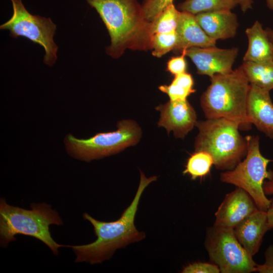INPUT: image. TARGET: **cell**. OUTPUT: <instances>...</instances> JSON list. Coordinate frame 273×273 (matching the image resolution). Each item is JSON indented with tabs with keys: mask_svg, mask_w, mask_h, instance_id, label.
Wrapping results in <instances>:
<instances>
[{
	"mask_svg": "<svg viewBox=\"0 0 273 273\" xmlns=\"http://www.w3.org/2000/svg\"><path fill=\"white\" fill-rule=\"evenodd\" d=\"M140 181L135 196L118 219L110 222L95 219L84 213L83 217L93 225L97 240L91 243L71 247L76 255L75 262H88L100 263L109 259L116 250L139 242L145 238V234L139 232L134 225V218L142 194L148 185L157 180V176L147 177L140 171Z\"/></svg>",
	"mask_w": 273,
	"mask_h": 273,
	"instance_id": "6da1fadb",
	"label": "cell"
},
{
	"mask_svg": "<svg viewBox=\"0 0 273 273\" xmlns=\"http://www.w3.org/2000/svg\"><path fill=\"white\" fill-rule=\"evenodd\" d=\"M95 9L110 37L107 54L116 58L126 49L151 48L150 24L138 0H85Z\"/></svg>",
	"mask_w": 273,
	"mask_h": 273,
	"instance_id": "7a4b0ae2",
	"label": "cell"
},
{
	"mask_svg": "<svg viewBox=\"0 0 273 273\" xmlns=\"http://www.w3.org/2000/svg\"><path fill=\"white\" fill-rule=\"evenodd\" d=\"M210 80L201 97L206 118H224L237 123L241 130L251 129L246 112L250 83L240 67L226 74H215Z\"/></svg>",
	"mask_w": 273,
	"mask_h": 273,
	"instance_id": "3957f363",
	"label": "cell"
},
{
	"mask_svg": "<svg viewBox=\"0 0 273 273\" xmlns=\"http://www.w3.org/2000/svg\"><path fill=\"white\" fill-rule=\"evenodd\" d=\"M31 210L9 205L4 198L0 200L1 246L6 247L15 240L18 234L34 237L44 243L57 255L58 248L66 246L57 243L51 236V224L62 225L56 210L45 203L30 204Z\"/></svg>",
	"mask_w": 273,
	"mask_h": 273,
	"instance_id": "277c9868",
	"label": "cell"
},
{
	"mask_svg": "<svg viewBox=\"0 0 273 273\" xmlns=\"http://www.w3.org/2000/svg\"><path fill=\"white\" fill-rule=\"evenodd\" d=\"M199 133L195 139V151L209 153L214 165L220 170H231L246 156V138L239 131L236 122L224 118H211L197 121Z\"/></svg>",
	"mask_w": 273,
	"mask_h": 273,
	"instance_id": "5b68a950",
	"label": "cell"
},
{
	"mask_svg": "<svg viewBox=\"0 0 273 273\" xmlns=\"http://www.w3.org/2000/svg\"><path fill=\"white\" fill-rule=\"evenodd\" d=\"M245 138L247 144L245 158L233 169L222 172L220 179L245 191L259 209L266 211L273 202L267 198L263 190L265 179H273V171L267 170L271 160L261 154L258 136L247 135Z\"/></svg>",
	"mask_w": 273,
	"mask_h": 273,
	"instance_id": "8992f818",
	"label": "cell"
},
{
	"mask_svg": "<svg viewBox=\"0 0 273 273\" xmlns=\"http://www.w3.org/2000/svg\"><path fill=\"white\" fill-rule=\"evenodd\" d=\"M117 129L100 132L87 139H79L67 135L65 144L72 157L86 162L117 154L127 147L135 145L142 136V129L132 120H122Z\"/></svg>",
	"mask_w": 273,
	"mask_h": 273,
	"instance_id": "52a82bcc",
	"label": "cell"
},
{
	"mask_svg": "<svg viewBox=\"0 0 273 273\" xmlns=\"http://www.w3.org/2000/svg\"><path fill=\"white\" fill-rule=\"evenodd\" d=\"M12 5V17L0 26L1 30H7L13 38L26 37L41 46L45 52L44 64L51 67L57 59L58 47L54 40L57 26L50 18L29 13L22 0H10Z\"/></svg>",
	"mask_w": 273,
	"mask_h": 273,
	"instance_id": "ba28073f",
	"label": "cell"
},
{
	"mask_svg": "<svg viewBox=\"0 0 273 273\" xmlns=\"http://www.w3.org/2000/svg\"><path fill=\"white\" fill-rule=\"evenodd\" d=\"M205 247L211 261L222 273L255 271L257 264L237 239L233 229L213 225L207 232Z\"/></svg>",
	"mask_w": 273,
	"mask_h": 273,
	"instance_id": "9c48e42d",
	"label": "cell"
},
{
	"mask_svg": "<svg viewBox=\"0 0 273 273\" xmlns=\"http://www.w3.org/2000/svg\"><path fill=\"white\" fill-rule=\"evenodd\" d=\"M238 48L220 49L214 47H193L186 50V55L194 63L200 75L209 77L233 71V65L238 55Z\"/></svg>",
	"mask_w": 273,
	"mask_h": 273,
	"instance_id": "30bf717a",
	"label": "cell"
},
{
	"mask_svg": "<svg viewBox=\"0 0 273 273\" xmlns=\"http://www.w3.org/2000/svg\"><path fill=\"white\" fill-rule=\"evenodd\" d=\"M155 109L160 113L158 126L164 127L168 134L172 131L176 138H184L197 122L196 111L187 100H169Z\"/></svg>",
	"mask_w": 273,
	"mask_h": 273,
	"instance_id": "8fae6325",
	"label": "cell"
},
{
	"mask_svg": "<svg viewBox=\"0 0 273 273\" xmlns=\"http://www.w3.org/2000/svg\"><path fill=\"white\" fill-rule=\"evenodd\" d=\"M258 209L250 196L237 187L225 195L215 213L214 225L234 229Z\"/></svg>",
	"mask_w": 273,
	"mask_h": 273,
	"instance_id": "7c38bea8",
	"label": "cell"
},
{
	"mask_svg": "<svg viewBox=\"0 0 273 273\" xmlns=\"http://www.w3.org/2000/svg\"><path fill=\"white\" fill-rule=\"evenodd\" d=\"M246 112L251 124L273 139V103L269 92L250 84Z\"/></svg>",
	"mask_w": 273,
	"mask_h": 273,
	"instance_id": "4fadbf2b",
	"label": "cell"
},
{
	"mask_svg": "<svg viewBox=\"0 0 273 273\" xmlns=\"http://www.w3.org/2000/svg\"><path fill=\"white\" fill-rule=\"evenodd\" d=\"M234 232L243 248L252 256L259 250L268 231L266 212L257 209L236 226Z\"/></svg>",
	"mask_w": 273,
	"mask_h": 273,
	"instance_id": "5bb4252c",
	"label": "cell"
},
{
	"mask_svg": "<svg viewBox=\"0 0 273 273\" xmlns=\"http://www.w3.org/2000/svg\"><path fill=\"white\" fill-rule=\"evenodd\" d=\"M195 18L207 35L215 40L234 37L239 27L237 16L231 10L201 13Z\"/></svg>",
	"mask_w": 273,
	"mask_h": 273,
	"instance_id": "9a60e30c",
	"label": "cell"
},
{
	"mask_svg": "<svg viewBox=\"0 0 273 273\" xmlns=\"http://www.w3.org/2000/svg\"><path fill=\"white\" fill-rule=\"evenodd\" d=\"M178 37L174 50H187L193 47L207 48L216 46V40L208 36L197 22L195 15L186 12H180L176 30Z\"/></svg>",
	"mask_w": 273,
	"mask_h": 273,
	"instance_id": "2e32d148",
	"label": "cell"
},
{
	"mask_svg": "<svg viewBox=\"0 0 273 273\" xmlns=\"http://www.w3.org/2000/svg\"><path fill=\"white\" fill-rule=\"evenodd\" d=\"M248 47L243 62L263 63L273 61V44L261 23L256 21L246 29Z\"/></svg>",
	"mask_w": 273,
	"mask_h": 273,
	"instance_id": "e0dca14e",
	"label": "cell"
},
{
	"mask_svg": "<svg viewBox=\"0 0 273 273\" xmlns=\"http://www.w3.org/2000/svg\"><path fill=\"white\" fill-rule=\"evenodd\" d=\"M249 83L270 92L273 89V61L243 62L240 66Z\"/></svg>",
	"mask_w": 273,
	"mask_h": 273,
	"instance_id": "ac0fdd59",
	"label": "cell"
},
{
	"mask_svg": "<svg viewBox=\"0 0 273 273\" xmlns=\"http://www.w3.org/2000/svg\"><path fill=\"white\" fill-rule=\"evenodd\" d=\"M194 79L191 74L184 72L174 75L169 85H161L158 88L165 93L170 101H184L192 94L195 92L194 88Z\"/></svg>",
	"mask_w": 273,
	"mask_h": 273,
	"instance_id": "d6986e66",
	"label": "cell"
},
{
	"mask_svg": "<svg viewBox=\"0 0 273 273\" xmlns=\"http://www.w3.org/2000/svg\"><path fill=\"white\" fill-rule=\"evenodd\" d=\"M237 5L235 0H186L178 9L196 15L199 13L221 10H231Z\"/></svg>",
	"mask_w": 273,
	"mask_h": 273,
	"instance_id": "ffe728a7",
	"label": "cell"
},
{
	"mask_svg": "<svg viewBox=\"0 0 273 273\" xmlns=\"http://www.w3.org/2000/svg\"><path fill=\"white\" fill-rule=\"evenodd\" d=\"M213 160L208 153L203 151H195L188 159L183 174H188L192 180L202 178L210 172Z\"/></svg>",
	"mask_w": 273,
	"mask_h": 273,
	"instance_id": "44dd1931",
	"label": "cell"
},
{
	"mask_svg": "<svg viewBox=\"0 0 273 273\" xmlns=\"http://www.w3.org/2000/svg\"><path fill=\"white\" fill-rule=\"evenodd\" d=\"M180 15V12L176 9L173 4L167 7L150 24V38L156 34L175 31Z\"/></svg>",
	"mask_w": 273,
	"mask_h": 273,
	"instance_id": "7402d4cb",
	"label": "cell"
},
{
	"mask_svg": "<svg viewBox=\"0 0 273 273\" xmlns=\"http://www.w3.org/2000/svg\"><path fill=\"white\" fill-rule=\"evenodd\" d=\"M178 41L177 33L175 31L158 33L151 37V48L152 55L159 58L172 50H175Z\"/></svg>",
	"mask_w": 273,
	"mask_h": 273,
	"instance_id": "603a6c76",
	"label": "cell"
},
{
	"mask_svg": "<svg viewBox=\"0 0 273 273\" xmlns=\"http://www.w3.org/2000/svg\"><path fill=\"white\" fill-rule=\"evenodd\" d=\"M173 0H145L142 6L145 20L150 24L167 7L173 4Z\"/></svg>",
	"mask_w": 273,
	"mask_h": 273,
	"instance_id": "cb8c5ba5",
	"label": "cell"
},
{
	"mask_svg": "<svg viewBox=\"0 0 273 273\" xmlns=\"http://www.w3.org/2000/svg\"><path fill=\"white\" fill-rule=\"evenodd\" d=\"M183 273H219V267L214 263L194 262L184 267Z\"/></svg>",
	"mask_w": 273,
	"mask_h": 273,
	"instance_id": "d4e9b609",
	"label": "cell"
},
{
	"mask_svg": "<svg viewBox=\"0 0 273 273\" xmlns=\"http://www.w3.org/2000/svg\"><path fill=\"white\" fill-rule=\"evenodd\" d=\"M186 50H183L181 55L172 57L168 61L167 70L172 74L176 75L186 72Z\"/></svg>",
	"mask_w": 273,
	"mask_h": 273,
	"instance_id": "484cf974",
	"label": "cell"
},
{
	"mask_svg": "<svg viewBox=\"0 0 273 273\" xmlns=\"http://www.w3.org/2000/svg\"><path fill=\"white\" fill-rule=\"evenodd\" d=\"M265 262L262 264H257L255 271L259 273H273V245L266 249Z\"/></svg>",
	"mask_w": 273,
	"mask_h": 273,
	"instance_id": "4316f807",
	"label": "cell"
},
{
	"mask_svg": "<svg viewBox=\"0 0 273 273\" xmlns=\"http://www.w3.org/2000/svg\"><path fill=\"white\" fill-rule=\"evenodd\" d=\"M237 5L241 8V11L246 12L249 9H252L253 0H235Z\"/></svg>",
	"mask_w": 273,
	"mask_h": 273,
	"instance_id": "83f0119b",
	"label": "cell"
},
{
	"mask_svg": "<svg viewBox=\"0 0 273 273\" xmlns=\"http://www.w3.org/2000/svg\"><path fill=\"white\" fill-rule=\"evenodd\" d=\"M266 212L267 218V228L269 231L273 229V202Z\"/></svg>",
	"mask_w": 273,
	"mask_h": 273,
	"instance_id": "f1b7e54d",
	"label": "cell"
},
{
	"mask_svg": "<svg viewBox=\"0 0 273 273\" xmlns=\"http://www.w3.org/2000/svg\"><path fill=\"white\" fill-rule=\"evenodd\" d=\"M263 190L266 195H273V179L264 181Z\"/></svg>",
	"mask_w": 273,
	"mask_h": 273,
	"instance_id": "f546056e",
	"label": "cell"
},
{
	"mask_svg": "<svg viewBox=\"0 0 273 273\" xmlns=\"http://www.w3.org/2000/svg\"><path fill=\"white\" fill-rule=\"evenodd\" d=\"M265 31L270 41L273 44V30L270 28H267L265 29Z\"/></svg>",
	"mask_w": 273,
	"mask_h": 273,
	"instance_id": "4dcf8cb0",
	"label": "cell"
},
{
	"mask_svg": "<svg viewBox=\"0 0 273 273\" xmlns=\"http://www.w3.org/2000/svg\"><path fill=\"white\" fill-rule=\"evenodd\" d=\"M267 7L271 10H273V0H266Z\"/></svg>",
	"mask_w": 273,
	"mask_h": 273,
	"instance_id": "1f68e13d",
	"label": "cell"
}]
</instances>
